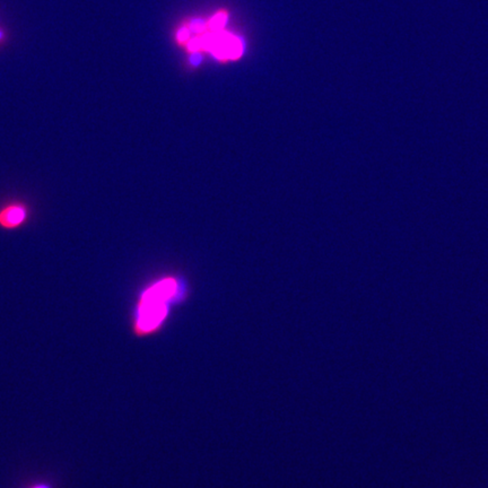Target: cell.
<instances>
[{"instance_id": "obj_1", "label": "cell", "mask_w": 488, "mask_h": 488, "mask_svg": "<svg viewBox=\"0 0 488 488\" xmlns=\"http://www.w3.org/2000/svg\"><path fill=\"white\" fill-rule=\"evenodd\" d=\"M178 286L172 279L158 282L142 293L136 312L135 328L138 335H151L167 321L171 301L177 296Z\"/></svg>"}, {"instance_id": "obj_2", "label": "cell", "mask_w": 488, "mask_h": 488, "mask_svg": "<svg viewBox=\"0 0 488 488\" xmlns=\"http://www.w3.org/2000/svg\"><path fill=\"white\" fill-rule=\"evenodd\" d=\"M200 39L202 47H208L215 56L221 59H237L242 54V45L239 40L226 33L204 35Z\"/></svg>"}, {"instance_id": "obj_3", "label": "cell", "mask_w": 488, "mask_h": 488, "mask_svg": "<svg viewBox=\"0 0 488 488\" xmlns=\"http://www.w3.org/2000/svg\"><path fill=\"white\" fill-rule=\"evenodd\" d=\"M30 218V208L22 202H7L0 207V229L14 231L24 226Z\"/></svg>"}, {"instance_id": "obj_4", "label": "cell", "mask_w": 488, "mask_h": 488, "mask_svg": "<svg viewBox=\"0 0 488 488\" xmlns=\"http://www.w3.org/2000/svg\"><path fill=\"white\" fill-rule=\"evenodd\" d=\"M225 22H226V14H218V15L215 16L214 19H211V23H209V28L213 31H220L225 25Z\"/></svg>"}, {"instance_id": "obj_5", "label": "cell", "mask_w": 488, "mask_h": 488, "mask_svg": "<svg viewBox=\"0 0 488 488\" xmlns=\"http://www.w3.org/2000/svg\"><path fill=\"white\" fill-rule=\"evenodd\" d=\"M189 30L188 29H182L181 31H180L179 33V39L181 40V41H184L188 36H189Z\"/></svg>"}]
</instances>
